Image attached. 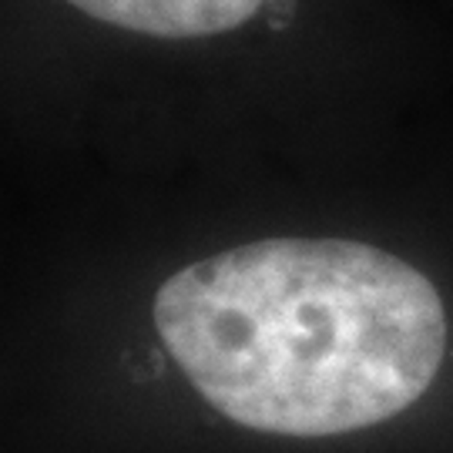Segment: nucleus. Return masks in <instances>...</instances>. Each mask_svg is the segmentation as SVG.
I'll use <instances>...</instances> for the list:
<instances>
[{
	"mask_svg": "<svg viewBox=\"0 0 453 453\" xmlns=\"http://www.w3.org/2000/svg\"><path fill=\"white\" fill-rule=\"evenodd\" d=\"M95 20L151 37H209L242 27L262 0H67Z\"/></svg>",
	"mask_w": 453,
	"mask_h": 453,
	"instance_id": "2",
	"label": "nucleus"
},
{
	"mask_svg": "<svg viewBox=\"0 0 453 453\" xmlns=\"http://www.w3.org/2000/svg\"><path fill=\"white\" fill-rule=\"evenodd\" d=\"M155 329L219 413L279 437L396 417L447 349L434 282L342 239H265L192 262L155 296Z\"/></svg>",
	"mask_w": 453,
	"mask_h": 453,
	"instance_id": "1",
	"label": "nucleus"
}]
</instances>
